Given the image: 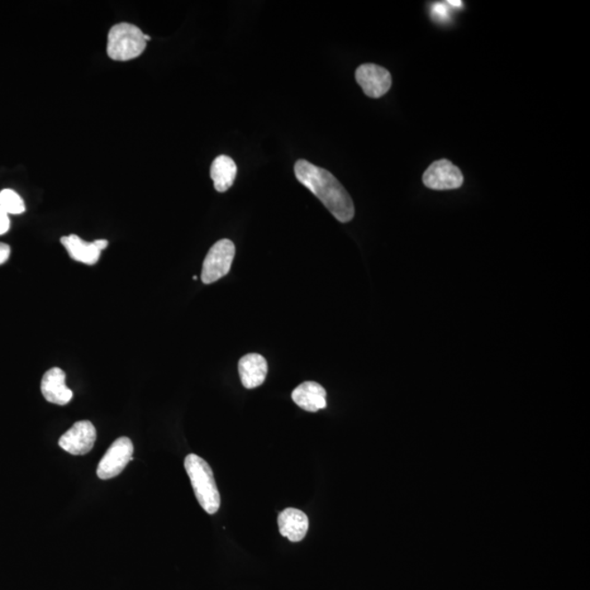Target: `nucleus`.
I'll return each instance as SVG.
<instances>
[{
    "instance_id": "3",
    "label": "nucleus",
    "mask_w": 590,
    "mask_h": 590,
    "mask_svg": "<svg viewBox=\"0 0 590 590\" xmlns=\"http://www.w3.org/2000/svg\"><path fill=\"white\" fill-rule=\"evenodd\" d=\"M146 47L144 32L131 23H118L108 32V55L113 60H135L144 53Z\"/></svg>"
},
{
    "instance_id": "10",
    "label": "nucleus",
    "mask_w": 590,
    "mask_h": 590,
    "mask_svg": "<svg viewBox=\"0 0 590 590\" xmlns=\"http://www.w3.org/2000/svg\"><path fill=\"white\" fill-rule=\"evenodd\" d=\"M239 373L243 387L247 389L259 387L267 378V361L260 355H246L240 360Z\"/></svg>"
},
{
    "instance_id": "17",
    "label": "nucleus",
    "mask_w": 590,
    "mask_h": 590,
    "mask_svg": "<svg viewBox=\"0 0 590 590\" xmlns=\"http://www.w3.org/2000/svg\"><path fill=\"white\" fill-rule=\"evenodd\" d=\"M11 246L0 242V265L6 263V261L9 259V257H11Z\"/></svg>"
},
{
    "instance_id": "19",
    "label": "nucleus",
    "mask_w": 590,
    "mask_h": 590,
    "mask_svg": "<svg viewBox=\"0 0 590 590\" xmlns=\"http://www.w3.org/2000/svg\"><path fill=\"white\" fill-rule=\"evenodd\" d=\"M447 4H453V6H460L461 2H447Z\"/></svg>"
},
{
    "instance_id": "4",
    "label": "nucleus",
    "mask_w": 590,
    "mask_h": 590,
    "mask_svg": "<svg viewBox=\"0 0 590 590\" xmlns=\"http://www.w3.org/2000/svg\"><path fill=\"white\" fill-rule=\"evenodd\" d=\"M235 256V245L230 240L218 241L203 260L202 282L211 284L226 277Z\"/></svg>"
},
{
    "instance_id": "18",
    "label": "nucleus",
    "mask_w": 590,
    "mask_h": 590,
    "mask_svg": "<svg viewBox=\"0 0 590 590\" xmlns=\"http://www.w3.org/2000/svg\"><path fill=\"white\" fill-rule=\"evenodd\" d=\"M94 244L97 245L98 249L102 251L108 246V242L107 240H97L94 241Z\"/></svg>"
},
{
    "instance_id": "9",
    "label": "nucleus",
    "mask_w": 590,
    "mask_h": 590,
    "mask_svg": "<svg viewBox=\"0 0 590 590\" xmlns=\"http://www.w3.org/2000/svg\"><path fill=\"white\" fill-rule=\"evenodd\" d=\"M43 396L51 403L65 406L73 399L74 394L66 385V373L60 368H53L43 376L41 383Z\"/></svg>"
},
{
    "instance_id": "6",
    "label": "nucleus",
    "mask_w": 590,
    "mask_h": 590,
    "mask_svg": "<svg viewBox=\"0 0 590 590\" xmlns=\"http://www.w3.org/2000/svg\"><path fill=\"white\" fill-rule=\"evenodd\" d=\"M423 184L433 190H450L461 187L464 175L458 166L449 160H439L427 169L423 174Z\"/></svg>"
},
{
    "instance_id": "8",
    "label": "nucleus",
    "mask_w": 590,
    "mask_h": 590,
    "mask_svg": "<svg viewBox=\"0 0 590 590\" xmlns=\"http://www.w3.org/2000/svg\"><path fill=\"white\" fill-rule=\"evenodd\" d=\"M355 79L363 92L373 99L383 97L392 87V75L379 65H361L355 71Z\"/></svg>"
},
{
    "instance_id": "12",
    "label": "nucleus",
    "mask_w": 590,
    "mask_h": 590,
    "mask_svg": "<svg viewBox=\"0 0 590 590\" xmlns=\"http://www.w3.org/2000/svg\"><path fill=\"white\" fill-rule=\"evenodd\" d=\"M280 534L291 542H299L306 538L308 530V518L306 513L297 508H287L279 514Z\"/></svg>"
},
{
    "instance_id": "5",
    "label": "nucleus",
    "mask_w": 590,
    "mask_h": 590,
    "mask_svg": "<svg viewBox=\"0 0 590 590\" xmlns=\"http://www.w3.org/2000/svg\"><path fill=\"white\" fill-rule=\"evenodd\" d=\"M134 445L128 437L123 436L113 442L103 458L100 460L97 474L100 479L108 480L117 477L132 460Z\"/></svg>"
},
{
    "instance_id": "11",
    "label": "nucleus",
    "mask_w": 590,
    "mask_h": 590,
    "mask_svg": "<svg viewBox=\"0 0 590 590\" xmlns=\"http://www.w3.org/2000/svg\"><path fill=\"white\" fill-rule=\"evenodd\" d=\"M326 390L316 382H304L293 390L292 399L303 411L317 412L325 409Z\"/></svg>"
},
{
    "instance_id": "16",
    "label": "nucleus",
    "mask_w": 590,
    "mask_h": 590,
    "mask_svg": "<svg viewBox=\"0 0 590 590\" xmlns=\"http://www.w3.org/2000/svg\"><path fill=\"white\" fill-rule=\"evenodd\" d=\"M9 228H11L9 215L2 207H0V235H6Z\"/></svg>"
},
{
    "instance_id": "1",
    "label": "nucleus",
    "mask_w": 590,
    "mask_h": 590,
    "mask_svg": "<svg viewBox=\"0 0 590 590\" xmlns=\"http://www.w3.org/2000/svg\"><path fill=\"white\" fill-rule=\"evenodd\" d=\"M294 173L299 182L311 190L338 221L347 223L354 219V202L330 171L307 160H299L294 165Z\"/></svg>"
},
{
    "instance_id": "14",
    "label": "nucleus",
    "mask_w": 590,
    "mask_h": 590,
    "mask_svg": "<svg viewBox=\"0 0 590 590\" xmlns=\"http://www.w3.org/2000/svg\"><path fill=\"white\" fill-rule=\"evenodd\" d=\"M237 173V166L235 160L228 155H219L213 160L211 169V176L213 185L219 193H225L230 189L235 183Z\"/></svg>"
},
{
    "instance_id": "2",
    "label": "nucleus",
    "mask_w": 590,
    "mask_h": 590,
    "mask_svg": "<svg viewBox=\"0 0 590 590\" xmlns=\"http://www.w3.org/2000/svg\"><path fill=\"white\" fill-rule=\"evenodd\" d=\"M184 466L198 503L204 511L213 515L220 508L221 498L211 466L195 454L187 456Z\"/></svg>"
},
{
    "instance_id": "13",
    "label": "nucleus",
    "mask_w": 590,
    "mask_h": 590,
    "mask_svg": "<svg viewBox=\"0 0 590 590\" xmlns=\"http://www.w3.org/2000/svg\"><path fill=\"white\" fill-rule=\"evenodd\" d=\"M61 244L64 245L66 251H68L69 256L76 261L85 265H95L101 256L100 251L94 242L88 243L80 239L78 235H70L63 236L60 239Z\"/></svg>"
},
{
    "instance_id": "15",
    "label": "nucleus",
    "mask_w": 590,
    "mask_h": 590,
    "mask_svg": "<svg viewBox=\"0 0 590 590\" xmlns=\"http://www.w3.org/2000/svg\"><path fill=\"white\" fill-rule=\"evenodd\" d=\"M0 207L8 215H21V213L26 211L25 202L12 189H4L0 192Z\"/></svg>"
},
{
    "instance_id": "7",
    "label": "nucleus",
    "mask_w": 590,
    "mask_h": 590,
    "mask_svg": "<svg viewBox=\"0 0 590 590\" xmlns=\"http://www.w3.org/2000/svg\"><path fill=\"white\" fill-rule=\"evenodd\" d=\"M95 441L97 430L92 423L79 421L60 437L59 445L70 455L83 456L92 450Z\"/></svg>"
}]
</instances>
